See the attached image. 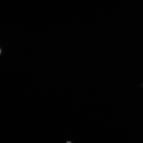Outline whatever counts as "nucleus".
Masks as SVG:
<instances>
[{"label":"nucleus","mask_w":143,"mask_h":143,"mask_svg":"<svg viewBox=\"0 0 143 143\" xmlns=\"http://www.w3.org/2000/svg\"><path fill=\"white\" fill-rule=\"evenodd\" d=\"M67 143H71V142H67Z\"/></svg>","instance_id":"f257e3e1"}]
</instances>
